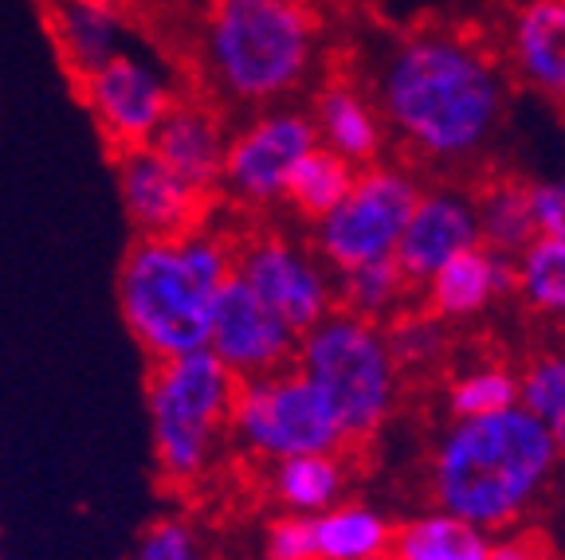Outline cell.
I'll list each match as a JSON object with an SVG mask.
<instances>
[{
	"instance_id": "6da1fadb",
	"label": "cell",
	"mask_w": 565,
	"mask_h": 560,
	"mask_svg": "<svg viewBox=\"0 0 565 560\" xmlns=\"http://www.w3.org/2000/svg\"><path fill=\"white\" fill-rule=\"evenodd\" d=\"M373 103L408 165L468 173L511 110V75L491 44L459 28H416L381 55Z\"/></svg>"
},
{
	"instance_id": "7a4b0ae2",
	"label": "cell",
	"mask_w": 565,
	"mask_h": 560,
	"mask_svg": "<svg viewBox=\"0 0 565 560\" xmlns=\"http://www.w3.org/2000/svg\"><path fill=\"white\" fill-rule=\"evenodd\" d=\"M322 17L315 0H209L196 28L193 75L224 115L287 106L318 79Z\"/></svg>"
},
{
	"instance_id": "3957f363",
	"label": "cell",
	"mask_w": 565,
	"mask_h": 560,
	"mask_svg": "<svg viewBox=\"0 0 565 560\" xmlns=\"http://www.w3.org/2000/svg\"><path fill=\"white\" fill-rule=\"evenodd\" d=\"M565 455L526 408L451 420L428 459L436 509L463 517L483 534H507L546 498Z\"/></svg>"
},
{
	"instance_id": "277c9868",
	"label": "cell",
	"mask_w": 565,
	"mask_h": 560,
	"mask_svg": "<svg viewBox=\"0 0 565 560\" xmlns=\"http://www.w3.org/2000/svg\"><path fill=\"white\" fill-rule=\"evenodd\" d=\"M236 274V231L196 224L169 239H134L118 267V314L150 365L209 345L212 298Z\"/></svg>"
},
{
	"instance_id": "5b68a950",
	"label": "cell",
	"mask_w": 565,
	"mask_h": 560,
	"mask_svg": "<svg viewBox=\"0 0 565 560\" xmlns=\"http://www.w3.org/2000/svg\"><path fill=\"white\" fill-rule=\"evenodd\" d=\"M236 385L209 349L158 360L146 380L153 463L173 491H193L209 478L228 443V412Z\"/></svg>"
},
{
	"instance_id": "8992f818",
	"label": "cell",
	"mask_w": 565,
	"mask_h": 560,
	"mask_svg": "<svg viewBox=\"0 0 565 560\" xmlns=\"http://www.w3.org/2000/svg\"><path fill=\"white\" fill-rule=\"evenodd\" d=\"M295 368L330 403L342 423L345 446L373 439L397 412L405 377L388 353L381 325L334 310L299 337Z\"/></svg>"
},
{
	"instance_id": "52a82bcc",
	"label": "cell",
	"mask_w": 565,
	"mask_h": 560,
	"mask_svg": "<svg viewBox=\"0 0 565 560\" xmlns=\"http://www.w3.org/2000/svg\"><path fill=\"white\" fill-rule=\"evenodd\" d=\"M228 443L264 466L299 455L345 451L338 416L295 365L239 380L228 412Z\"/></svg>"
},
{
	"instance_id": "ba28073f",
	"label": "cell",
	"mask_w": 565,
	"mask_h": 560,
	"mask_svg": "<svg viewBox=\"0 0 565 560\" xmlns=\"http://www.w3.org/2000/svg\"><path fill=\"white\" fill-rule=\"evenodd\" d=\"M420 189V173L408 161L381 158L373 165L358 169L342 204L310 224V247L334 274L362 263L393 259Z\"/></svg>"
},
{
	"instance_id": "9c48e42d",
	"label": "cell",
	"mask_w": 565,
	"mask_h": 560,
	"mask_svg": "<svg viewBox=\"0 0 565 560\" xmlns=\"http://www.w3.org/2000/svg\"><path fill=\"white\" fill-rule=\"evenodd\" d=\"M75 87L115 158L150 146L169 110L185 98L177 67L150 44H141V35Z\"/></svg>"
},
{
	"instance_id": "30bf717a",
	"label": "cell",
	"mask_w": 565,
	"mask_h": 560,
	"mask_svg": "<svg viewBox=\"0 0 565 560\" xmlns=\"http://www.w3.org/2000/svg\"><path fill=\"white\" fill-rule=\"evenodd\" d=\"M310 149H318V133L302 106L287 103L247 115L228 133V153H224L216 196L236 204L239 212L279 208L291 173Z\"/></svg>"
},
{
	"instance_id": "8fae6325",
	"label": "cell",
	"mask_w": 565,
	"mask_h": 560,
	"mask_svg": "<svg viewBox=\"0 0 565 560\" xmlns=\"http://www.w3.org/2000/svg\"><path fill=\"white\" fill-rule=\"evenodd\" d=\"M236 279L252 287L267 306L307 333L327 314H334V271H330L310 239L287 228H247L236 236Z\"/></svg>"
},
{
	"instance_id": "7c38bea8",
	"label": "cell",
	"mask_w": 565,
	"mask_h": 560,
	"mask_svg": "<svg viewBox=\"0 0 565 560\" xmlns=\"http://www.w3.org/2000/svg\"><path fill=\"white\" fill-rule=\"evenodd\" d=\"M204 349L221 360L236 380L267 377L279 368L295 365L299 333L282 322L264 298L232 274L216 298L209 314V345Z\"/></svg>"
},
{
	"instance_id": "4fadbf2b",
	"label": "cell",
	"mask_w": 565,
	"mask_h": 560,
	"mask_svg": "<svg viewBox=\"0 0 565 560\" xmlns=\"http://www.w3.org/2000/svg\"><path fill=\"white\" fill-rule=\"evenodd\" d=\"M115 181L134 239H169L209 219L212 196L181 181L150 146L118 153Z\"/></svg>"
},
{
	"instance_id": "5bb4252c",
	"label": "cell",
	"mask_w": 565,
	"mask_h": 560,
	"mask_svg": "<svg viewBox=\"0 0 565 560\" xmlns=\"http://www.w3.org/2000/svg\"><path fill=\"white\" fill-rule=\"evenodd\" d=\"M476 244L479 228L471 189L444 181L436 189H420L413 216L401 231L397 251H393V263L413 282V290H420L448 259H456L459 251H468Z\"/></svg>"
},
{
	"instance_id": "9a60e30c",
	"label": "cell",
	"mask_w": 565,
	"mask_h": 560,
	"mask_svg": "<svg viewBox=\"0 0 565 560\" xmlns=\"http://www.w3.org/2000/svg\"><path fill=\"white\" fill-rule=\"evenodd\" d=\"M55 55L71 79L83 83L138 40L130 4L118 0H40Z\"/></svg>"
},
{
	"instance_id": "2e32d148",
	"label": "cell",
	"mask_w": 565,
	"mask_h": 560,
	"mask_svg": "<svg viewBox=\"0 0 565 560\" xmlns=\"http://www.w3.org/2000/svg\"><path fill=\"white\" fill-rule=\"evenodd\" d=\"M511 83L565 110V0H522L503 32Z\"/></svg>"
},
{
	"instance_id": "e0dca14e",
	"label": "cell",
	"mask_w": 565,
	"mask_h": 560,
	"mask_svg": "<svg viewBox=\"0 0 565 560\" xmlns=\"http://www.w3.org/2000/svg\"><path fill=\"white\" fill-rule=\"evenodd\" d=\"M514 294V259L476 244L420 287V306L444 325H468Z\"/></svg>"
},
{
	"instance_id": "ac0fdd59",
	"label": "cell",
	"mask_w": 565,
	"mask_h": 560,
	"mask_svg": "<svg viewBox=\"0 0 565 560\" xmlns=\"http://www.w3.org/2000/svg\"><path fill=\"white\" fill-rule=\"evenodd\" d=\"M228 133L232 126L221 106H212L209 98H181L161 122V130L153 133L150 149L181 181L193 184L196 193L216 196Z\"/></svg>"
},
{
	"instance_id": "d6986e66",
	"label": "cell",
	"mask_w": 565,
	"mask_h": 560,
	"mask_svg": "<svg viewBox=\"0 0 565 560\" xmlns=\"http://www.w3.org/2000/svg\"><path fill=\"white\" fill-rule=\"evenodd\" d=\"M307 115L315 122L318 146L330 149L334 158L350 161L353 169H365L385 158L388 133L381 122V110L370 87H362L350 75H330L318 83Z\"/></svg>"
},
{
	"instance_id": "ffe728a7",
	"label": "cell",
	"mask_w": 565,
	"mask_h": 560,
	"mask_svg": "<svg viewBox=\"0 0 565 560\" xmlns=\"http://www.w3.org/2000/svg\"><path fill=\"white\" fill-rule=\"evenodd\" d=\"M471 204H476V228L479 244L491 251L519 259L534 239H539V224H534V204H530V181L519 173H487L471 189Z\"/></svg>"
},
{
	"instance_id": "44dd1931",
	"label": "cell",
	"mask_w": 565,
	"mask_h": 560,
	"mask_svg": "<svg viewBox=\"0 0 565 560\" xmlns=\"http://www.w3.org/2000/svg\"><path fill=\"white\" fill-rule=\"evenodd\" d=\"M345 486H350V463L342 451L282 459L267 466V494L282 514L295 517H315L338 506L345 498Z\"/></svg>"
},
{
	"instance_id": "7402d4cb",
	"label": "cell",
	"mask_w": 565,
	"mask_h": 560,
	"mask_svg": "<svg viewBox=\"0 0 565 560\" xmlns=\"http://www.w3.org/2000/svg\"><path fill=\"white\" fill-rule=\"evenodd\" d=\"M494 537L448 509H424L393 526L388 560H487Z\"/></svg>"
},
{
	"instance_id": "603a6c76",
	"label": "cell",
	"mask_w": 565,
	"mask_h": 560,
	"mask_svg": "<svg viewBox=\"0 0 565 560\" xmlns=\"http://www.w3.org/2000/svg\"><path fill=\"white\" fill-rule=\"evenodd\" d=\"M315 560H388L393 521L365 502H338L310 517Z\"/></svg>"
},
{
	"instance_id": "cb8c5ba5",
	"label": "cell",
	"mask_w": 565,
	"mask_h": 560,
	"mask_svg": "<svg viewBox=\"0 0 565 560\" xmlns=\"http://www.w3.org/2000/svg\"><path fill=\"white\" fill-rule=\"evenodd\" d=\"M413 282L401 274V267L393 259L381 263H362L350 271L334 274V302L342 314L362 317L373 325H388L401 310L413 306Z\"/></svg>"
},
{
	"instance_id": "d4e9b609",
	"label": "cell",
	"mask_w": 565,
	"mask_h": 560,
	"mask_svg": "<svg viewBox=\"0 0 565 560\" xmlns=\"http://www.w3.org/2000/svg\"><path fill=\"white\" fill-rule=\"evenodd\" d=\"M514 298L534 317L565 333V244L539 236L514 259Z\"/></svg>"
},
{
	"instance_id": "484cf974",
	"label": "cell",
	"mask_w": 565,
	"mask_h": 560,
	"mask_svg": "<svg viewBox=\"0 0 565 560\" xmlns=\"http://www.w3.org/2000/svg\"><path fill=\"white\" fill-rule=\"evenodd\" d=\"M358 169L350 161L334 158L330 149H310L307 158L299 161V169L291 173L287 184V196H282V208H291L302 224H315L327 212H334L342 204V196L350 193Z\"/></svg>"
},
{
	"instance_id": "4316f807",
	"label": "cell",
	"mask_w": 565,
	"mask_h": 560,
	"mask_svg": "<svg viewBox=\"0 0 565 560\" xmlns=\"http://www.w3.org/2000/svg\"><path fill=\"white\" fill-rule=\"evenodd\" d=\"M451 420H479V416L507 412L519 403V368L503 360H479V365L459 368L444 388Z\"/></svg>"
},
{
	"instance_id": "83f0119b",
	"label": "cell",
	"mask_w": 565,
	"mask_h": 560,
	"mask_svg": "<svg viewBox=\"0 0 565 560\" xmlns=\"http://www.w3.org/2000/svg\"><path fill=\"white\" fill-rule=\"evenodd\" d=\"M519 408H526L565 455V345H546L519 368Z\"/></svg>"
},
{
	"instance_id": "f1b7e54d",
	"label": "cell",
	"mask_w": 565,
	"mask_h": 560,
	"mask_svg": "<svg viewBox=\"0 0 565 560\" xmlns=\"http://www.w3.org/2000/svg\"><path fill=\"white\" fill-rule=\"evenodd\" d=\"M385 330V342H388V353L397 360L401 377L405 373H424V368H436L451 349V325H444L440 317H433L424 306H408L401 310L397 317Z\"/></svg>"
},
{
	"instance_id": "f546056e",
	"label": "cell",
	"mask_w": 565,
	"mask_h": 560,
	"mask_svg": "<svg viewBox=\"0 0 565 560\" xmlns=\"http://www.w3.org/2000/svg\"><path fill=\"white\" fill-rule=\"evenodd\" d=\"M134 560H209L196 526L181 514H166L141 529Z\"/></svg>"
},
{
	"instance_id": "4dcf8cb0",
	"label": "cell",
	"mask_w": 565,
	"mask_h": 560,
	"mask_svg": "<svg viewBox=\"0 0 565 560\" xmlns=\"http://www.w3.org/2000/svg\"><path fill=\"white\" fill-rule=\"evenodd\" d=\"M267 560H315V537H310V517L282 514L275 517L264 534Z\"/></svg>"
},
{
	"instance_id": "1f68e13d",
	"label": "cell",
	"mask_w": 565,
	"mask_h": 560,
	"mask_svg": "<svg viewBox=\"0 0 565 560\" xmlns=\"http://www.w3.org/2000/svg\"><path fill=\"white\" fill-rule=\"evenodd\" d=\"M530 204H534V224L542 239L565 244V169L542 181H530Z\"/></svg>"
},
{
	"instance_id": "d6a6232c",
	"label": "cell",
	"mask_w": 565,
	"mask_h": 560,
	"mask_svg": "<svg viewBox=\"0 0 565 560\" xmlns=\"http://www.w3.org/2000/svg\"><path fill=\"white\" fill-rule=\"evenodd\" d=\"M487 560H546V557H542L539 545L530 541V537H507V541L491 545V557Z\"/></svg>"
},
{
	"instance_id": "836d02e7",
	"label": "cell",
	"mask_w": 565,
	"mask_h": 560,
	"mask_svg": "<svg viewBox=\"0 0 565 560\" xmlns=\"http://www.w3.org/2000/svg\"><path fill=\"white\" fill-rule=\"evenodd\" d=\"M118 4H134V0H118Z\"/></svg>"
}]
</instances>
